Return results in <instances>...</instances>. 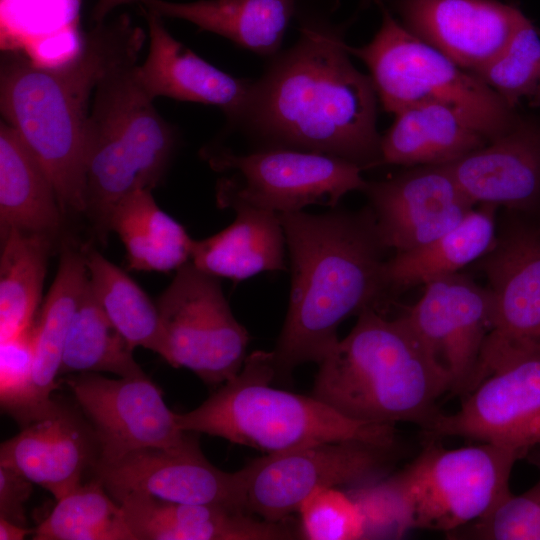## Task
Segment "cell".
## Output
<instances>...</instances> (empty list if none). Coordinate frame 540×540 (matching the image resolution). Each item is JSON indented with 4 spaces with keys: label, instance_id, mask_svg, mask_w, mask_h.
<instances>
[{
    "label": "cell",
    "instance_id": "1",
    "mask_svg": "<svg viewBox=\"0 0 540 540\" xmlns=\"http://www.w3.org/2000/svg\"><path fill=\"white\" fill-rule=\"evenodd\" d=\"M343 28L321 16L300 20L293 46L251 81L241 126L265 148L339 157L363 170L381 165L377 94L349 58Z\"/></svg>",
    "mask_w": 540,
    "mask_h": 540
},
{
    "label": "cell",
    "instance_id": "2",
    "mask_svg": "<svg viewBox=\"0 0 540 540\" xmlns=\"http://www.w3.org/2000/svg\"><path fill=\"white\" fill-rule=\"evenodd\" d=\"M291 262L288 312L272 353L275 380L308 362L320 363L339 341L338 326L388 301V250L369 205L359 211L278 213ZM382 313V312H381Z\"/></svg>",
    "mask_w": 540,
    "mask_h": 540
},
{
    "label": "cell",
    "instance_id": "3",
    "mask_svg": "<svg viewBox=\"0 0 540 540\" xmlns=\"http://www.w3.org/2000/svg\"><path fill=\"white\" fill-rule=\"evenodd\" d=\"M144 41L143 30L122 18L97 24L81 53L60 67H41L21 52L4 51L1 112L47 172L64 215L86 213L85 133L96 85Z\"/></svg>",
    "mask_w": 540,
    "mask_h": 540
},
{
    "label": "cell",
    "instance_id": "4",
    "mask_svg": "<svg viewBox=\"0 0 540 540\" xmlns=\"http://www.w3.org/2000/svg\"><path fill=\"white\" fill-rule=\"evenodd\" d=\"M449 392L406 315L388 319L373 308L319 363L312 396L344 416L371 424L408 422L427 434Z\"/></svg>",
    "mask_w": 540,
    "mask_h": 540
},
{
    "label": "cell",
    "instance_id": "5",
    "mask_svg": "<svg viewBox=\"0 0 540 540\" xmlns=\"http://www.w3.org/2000/svg\"><path fill=\"white\" fill-rule=\"evenodd\" d=\"M142 47L130 50L102 75L85 133V215L100 240L107 237L116 204L162 180L175 146L172 126L137 79Z\"/></svg>",
    "mask_w": 540,
    "mask_h": 540
},
{
    "label": "cell",
    "instance_id": "6",
    "mask_svg": "<svg viewBox=\"0 0 540 540\" xmlns=\"http://www.w3.org/2000/svg\"><path fill=\"white\" fill-rule=\"evenodd\" d=\"M272 353L248 355L240 372L201 405L175 413L184 431L204 433L267 454L331 441L362 440L396 445L393 425L350 419L310 396L273 388Z\"/></svg>",
    "mask_w": 540,
    "mask_h": 540
},
{
    "label": "cell",
    "instance_id": "7",
    "mask_svg": "<svg viewBox=\"0 0 540 540\" xmlns=\"http://www.w3.org/2000/svg\"><path fill=\"white\" fill-rule=\"evenodd\" d=\"M382 20L370 42L347 45L369 69L377 97L387 112L435 103L457 112L489 141L506 133L520 114L489 86L399 23L382 0Z\"/></svg>",
    "mask_w": 540,
    "mask_h": 540
},
{
    "label": "cell",
    "instance_id": "8",
    "mask_svg": "<svg viewBox=\"0 0 540 540\" xmlns=\"http://www.w3.org/2000/svg\"><path fill=\"white\" fill-rule=\"evenodd\" d=\"M520 454L479 442L447 449L431 439L397 473L411 528L446 535L486 516L512 492L510 477Z\"/></svg>",
    "mask_w": 540,
    "mask_h": 540
},
{
    "label": "cell",
    "instance_id": "9",
    "mask_svg": "<svg viewBox=\"0 0 540 540\" xmlns=\"http://www.w3.org/2000/svg\"><path fill=\"white\" fill-rule=\"evenodd\" d=\"M202 156L215 171L235 172L217 184L221 208L234 202L275 213L301 211L311 204L335 208L345 194L364 191L368 183L360 166L317 152L272 147L236 154L211 145Z\"/></svg>",
    "mask_w": 540,
    "mask_h": 540
},
{
    "label": "cell",
    "instance_id": "10",
    "mask_svg": "<svg viewBox=\"0 0 540 540\" xmlns=\"http://www.w3.org/2000/svg\"><path fill=\"white\" fill-rule=\"evenodd\" d=\"M427 435L492 443L521 458L540 451V342L483 353L474 388Z\"/></svg>",
    "mask_w": 540,
    "mask_h": 540
},
{
    "label": "cell",
    "instance_id": "11",
    "mask_svg": "<svg viewBox=\"0 0 540 540\" xmlns=\"http://www.w3.org/2000/svg\"><path fill=\"white\" fill-rule=\"evenodd\" d=\"M156 305L167 363L215 386L240 372L249 334L235 319L218 277L188 261L176 270Z\"/></svg>",
    "mask_w": 540,
    "mask_h": 540
},
{
    "label": "cell",
    "instance_id": "12",
    "mask_svg": "<svg viewBox=\"0 0 540 540\" xmlns=\"http://www.w3.org/2000/svg\"><path fill=\"white\" fill-rule=\"evenodd\" d=\"M396 448L343 440L255 459L244 467L246 510L268 521H284L316 490L373 480L391 464Z\"/></svg>",
    "mask_w": 540,
    "mask_h": 540
},
{
    "label": "cell",
    "instance_id": "13",
    "mask_svg": "<svg viewBox=\"0 0 540 540\" xmlns=\"http://www.w3.org/2000/svg\"><path fill=\"white\" fill-rule=\"evenodd\" d=\"M65 383L96 437L98 460L93 471L143 449L198 445L196 433L177 425L175 412L145 373L112 379L86 372Z\"/></svg>",
    "mask_w": 540,
    "mask_h": 540
},
{
    "label": "cell",
    "instance_id": "14",
    "mask_svg": "<svg viewBox=\"0 0 540 540\" xmlns=\"http://www.w3.org/2000/svg\"><path fill=\"white\" fill-rule=\"evenodd\" d=\"M424 286L423 295L405 315L449 392L463 398L475 386L482 350L494 326L493 294L459 272Z\"/></svg>",
    "mask_w": 540,
    "mask_h": 540
},
{
    "label": "cell",
    "instance_id": "15",
    "mask_svg": "<svg viewBox=\"0 0 540 540\" xmlns=\"http://www.w3.org/2000/svg\"><path fill=\"white\" fill-rule=\"evenodd\" d=\"M477 262L495 301L482 353L540 342V216L505 210Z\"/></svg>",
    "mask_w": 540,
    "mask_h": 540
},
{
    "label": "cell",
    "instance_id": "16",
    "mask_svg": "<svg viewBox=\"0 0 540 540\" xmlns=\"http://www.w3.org/2000/svg\"><path fill=\"white\" fill-rule=\"evenodd\" d=\"M387 249L421 247L458 225L476 206L444 165H419L367 183L363 191Z\"/></svg>",
    "mask_w": 540,
    "mask_h": 540
},
{
    "label": "cell",
    "instance_id": "17",
    "mask_svg": "<svg viewBox=\"0 0 540 540\" xmlns=\"http://www.w3.org/2000/svg\"><path fill=\"white\" fill-rule=\"evenodd\" d=\"M92 473L115 500L139 491L168 502L247 511L245 468L235 472L216 468L203 455L199 444L183 449L139 450Z\"/></svg>",
    "mask_w": 540,
    "mask_h": 540
},
{
    "label": "cell",
    "instance_id": "18",
    "mask_svg": "<svg viewBox=\"0 0 540 540\" xmlns=\"http://www.w3.org/2000/svg\"><path fill=\"white\" fill-rule=\"evenodd\" d=\"M446 165L476 205L540 216V118L519 115L506 133Z\"/></svg>",
    "mask_w": 540,
    "mask_h": 540
},
{
    "label": "cell",
    "instance_id": "19",
    "mask_svg": "<svg viewBox=\"0 0 540 540\" xmlns=\"http://www.w3.org/2000/svg\"><path fill=\"white\" fill-rule=\"evenodd\" d=\"M395 7L410 32L471 73L502 50L522 13L497 0H396Z\"/></svg>",
    "mask_w": 540,
    "mask_h": 540
},
{
    "label": "cell",
    "instance_id": "20",
    "mask_svg": "<svg viewBox=\"0 0 540 540\" xmlns=\"http://www.w3.org/2000/svg\"><path fill=\"white\" fill-rule=\"evenodd\" d=\"M98 460L95 434L74 410L55 401L44 415L0 446V465L15 469L59 501Z\"/></svg>",
    "mask_w": 540,
    "mask_h": 540
},
{
    "label": "cell",
    "instance_id": "21",
    "mask_svg": "<svg viewBox=\"0 0 540 540\" xmlns=\"http://www.w3.org/2000/svg\"><path fill=\"white\" fill-rule=\"evenodd\" d=\"M149 49L137 65V79L153 98L214 105L233 122L247 97L251 81L236 78L195 54L165 28L162 17L145 9Z\"/></svg>",
    "mask_w": 540,
    "mask_h": 540
},
{
    "label": "cell",
    "instance_id": "22",
    "mask_svg": "<svg viewBox=\"0 0 540 540\" xmlns=\"http://www.w3.org/2000/svg\"><path fill=\"white\" fill-rule=\"evenodd\" d=\"M136 540H287L297 534L283 521L211 504H181L139 491L116 500Z\"/></svg>",
    "mask_w": 540,
    "mask_h": 540
},
{
    "label": "cell",
    "instance_id": "23",
    "mask_svg": "<svg viewBox=\"0 0 540 540\" xmlns=\"http://www.w3.org/2000/svg\"><path fill=\"white\" fill-rule=\"evenodd\" d=\"M84 252L63 243L55 279L34 323L33 367L25 398L14 419L25 426L55 404L62 356L73 316L88 285Z\"/></svg>",
    "mask_w": 540,
    "mask_h": 540
},
{
    "label": "cell",
    "instance_id": "24",
    "mask_svg": "<svg viewBox=\"0 0 540 540\" xmlns=\"http://www.w3.org/2000/svg\"><path fill=\"white\" fill-rule=\"evenodd\" d=\"M236 217L217 234L194 240L190 261L218 278L239 282L263 271L287 270L286 244L279 214L234 202Z\"/></svg>",
    "mask_w": 540,
    "mask_h": 540
},
{
    "label": "cell",
    "instance_id": "25",
    "mask_svg": "<svg viewBox=\"0 0 540 540\" xmlns=\"http://www.w3.org/2000/svg\"><path fill=\"white\" fill-rule=\"evenodd\" d=\"M63 211L47 172L6 121L0 125V236L11 230L58 234Z\"/></svg>",
    "mask_w": 540,
    "mask_h": 540
},
{
    "label": "cell",
    "instance_id": "26",
    "mask_svg": "<svg viewBox=\"0 0 540 540\" xmlns=\"http://www.w3.org/2000/svg\"><path fill=\"white\" fill-rule=\"evenodd\" d=\"M161 17L188 21L200 30L223 36L253 53L279 52L295 0H140Z\"/></svg>",
    "mask_w": 540,
    "mask_h": 540
},
{
    "label": "cell",
    "instance_id": "27",
    "mask_svg": "<svg viewBox=\"0 0 540 540\" xmlns=\"http://www.w3.org/2000/svg\"><path fill=\"white\" fill-rule=\"evenodd\" d=\"M488 142L447 106L413 105L397 112L392 126L381 136V165L449 164Z\"/></svg>",
    "mask_w": 540,
    "mask_h": 540
},
{
    "label": "cell",
    "instance_id": "28",
    "mask_svg": "<svg viewBox=\"0 0 540 540\" xmlns=\"http://www.w3.org/2000/svg\"><path fill=\"white\" fill-rule=\"evenodd\" d=\"M498 208L478 204L448 232L421 247L387 259L384 280L388 299L410 287L457 273L483 257L496 238Z\"/></svg>",
    "mask_w": 540,
    "mask_h": 540
},
{
    "label": "cell",
    "instance_id": "29",
    "mask_svg": "<svg viewBox=\"0 0 540 540\" xmlns=\"http://www.w3.org/2000/svg\"><path fill=\"white\" fill-rule=\"evenodd\" d=\"M109 231L122 241L131 270L166 273L191 259L194 240L157 205L151 190L123 197L111 212Z\"/></svg>",
    "mask_w": 540,
    "mask_h": 540
},
{
    "label": "cell",
    "instance_id": "30",
    "mask_svg": "<svg viewBox=\"0 0 540 540\" xmlns=\"http://www.w3.org/2000/svg\"><path fill=\"white\" fill-rule=\"evenodd\" d=\"M53 238L11 230L1 236L0 341L34 324Z\"/></svg>",
    "mask_w": 540,
    "mask_h": 540
},
{
    "label": "cell",
    "instance_id": "31",
    "mask_svg": "<svg viewBox=\"0 0 540 540\" xmlns=\"http://www.w3.org/2000/svg\"><path fill=\"white\" fill-rule=\"evenodd\" d=\"M84 258L91 291L110 322L133 350L143 347L162 357L164 337L156 302L97 250L88 249Z\"/></svg>",
    "mask_w": 540,
    "mask_h": 540
},
{
    "label": "cell",
    "instance_id": "32",
    "mask_svg": "<svg viewBox=\"0 0 540 540\" xmlns=\"http://www.w3.org/2000/svg\"><path fill=\"white\" fill-rule=\"evenodd\" d=\"M86 372L119 377L144 374L133 349L95 299L89 281L67 334L60 375Z\"/></svg>",
    "mask_w": 540,
    "mask_h": 540
},
{
    "label": "cell",
    "instance_id": "33",
    "mask_svg": "<svg viewBox=\"0 0 540 540\" xmlns=\"http://www.w3.org/2000/svg\"><path fill=\"white\" fill-rule=\"evenodd\" d=\"M35 540H136L120 504L93 476L57 501L33 530Z\"/></svg>",
    "mask_w": 540,
    "mask_h": 540
},
{
    "label": "cell",
    "instance_id": "34",
    "mask_svg": "<svg viewBox=\"0 0 540 540\" xmlns=\"http://www.w3.org/2000/svg\"><path fill=\"white\" fill-rule=\"evenodd\" d=\"M473 74L512 109L534 95L540 80V35L523 12L507 44Z\"/></svg>",
    "mask_w": 540,
    "mask_h": 540
},
{
    "label": "cell",
    "instance_id": "35",
    "mask_svg": "<svg viewBox=\"0 0 540 540\" xmlns=\"http://www.w3.org/2000/svg\"><path fill=\"white\" fill-rule=\"evenodd\" d=\"M81 0H0L1 48L26 55L42 41L78 26Z\"/></svg>",
    "mask_w": 540,
    "mask_h": 540
},
{
    "label": "cell",
    "instance_id": "36",
    "mask_svg": "<svg viewBox=\"0 0 540 540\" xmlns=\"http://www.w3.org/2000/svg\"><path fill=\"white\" fill-rule=\"evenodd\" d=\"M540 467V451L529 456ZM453 539L540 540V478L525 492L511 493L486 516L450 534Z\"/></svg>",
    "mask_w": 540,
    "mask_h": 540
},
{
    "label": "cell",
    "instance_id": "37",
    "mask_svg": "<svg viewBox=\"0 0 540 540\" xmlns=\"http://www.w3.org/2000/svg\"><path fill=\"white\" fill-rule=\"evenodd\" d=\"M302 538L309 540L365 539L361 510L350 495L336 487L316 490L300 505Z\"/></svg>",
    "mask_w": 540,
    "mask_h": 540
},
{
    "label": "cell",
    "instance_id": "38",
    "mask_svg": "<svg viewBox=\"0 0 540 540\" xmlns=\"http://www.w3.org/2000/svg\"><path fill=\"white\" fill-rule=\"evenodd\" d=\"M365 524V539L398 538L411 528L410 514L397 475L350 492Z\"/></svg>",
    "mask_w": 540,
    "mask_h": 540
},
{
    "label": "cell",
    "instance_id": "39",
    "mask_svg": "<svg viewBox=\"0 0 540 540\" xmlns=\"http://www.w3.org/2000/svg\"><path fill=\"white\" fill-rule=\"evenodd\" d=\"M33 326L0 341V399L2 410L15 417L25 398L33 367Z\"/></svg>",
    "mask_w": 540,
    "mask_h": 540
},
{
    "label": "cell",
    "instance_id": "40",
    "mask_svg": "<svg viewBox=\"0 0 540 540\" xmlns=\"http://www.w3.org/2000/svg\"><path fill=\"white\" fill-rule=\"evenodd\" d=\"M33 484L15 469L0 465V518L27 527L24 504Z\"/></svg>",
    "mask_w": 540,
    "mask_h": 540
},
{
    "label": "cell",
    "instance_id": "41",
    "mask_svg": "<svg viewBox=\"0 0 540 540\" xmlns=\"http://www.w3.org/2000/svg\"><path fill=\"white\" fill-rule=\"evenodd\" d=\"M33 530L0 518V540H22Z\"/></svg>",
    "mask_w": 540,
    "mask_h": 540
},
{
    "label": "cell",
    "instance_id": "42",
    "mask_svg": "<svg viewBox=\"0 0 540 540\" xmlns=\"http://www.w3.org/2000/svg\"><path fill=\"white\" fill-rule=\"evenodd\" d=\"M140 0H98L93 9V20L99 24L115 7Z\"/></svg>",
    "mask_w": 540,
    "mask_h": 540
},
{
    "label": "cell",
    "instance_id": "43",
    "mask_svg": "<svg viewBox=\"0 0 540 540\" xmlns=\"http://www.w3.org/2000/svg\"><path fill=\"white\" fill-rule=\"evenodd\" d=\"M533 107L540 108V80L534 95L529 99Z\"/></svg>",
    "mask_w": 540,
    "mask_h": 540
},
{
    "label": "cell",
    "instance_id": "44",
    "mask_svg": "<svg viewBox=\"0 0 540 540\" xmlns=\"http://www.w3.org/2000/svg\"><path fill=\"white\" fill-rule=\"evenodd\" d=\"M376 1H377V0H361V6H362V7H367V6H369V4H370L371 2H375V3H376Z\"/></svg>",
    "mask_w": 540,
    "mask_h": 540
}]
</instances>
